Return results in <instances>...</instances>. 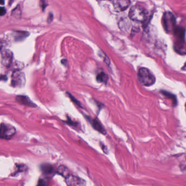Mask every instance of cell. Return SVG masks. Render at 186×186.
<instances>
[{
	"mask_svg": "<svg viewBox=\"0 0 186 186\" xmlns=\"http://www.w3.org/2000/svg\"><path fill=\"white\" fill-rule=\"evenodd\" d=\"M96 80L98 83L107 84L108 81V76L104 72H100L97 75Z\"/></svg>",
	"mask_w": 186,
	"mask_h": 186,
	"instance_id": "obj_15",
	"label": "cell"
},
{
	"mask_svg": "<svg viewBox=\"0 0 186 186\" xmlns=\"http://www.w3.org/2000/svg\"><path fill=\"white\" fill-rule=\"evenodd\" d=\"M1 79L2 80H4V81H6L7 80V77L6 76V75H1Z\"/></svg>",
	"mask_w": 186,
	"mask_h": 186,
	"instance_id": "obj_25",
	"label": "cell"
},
{
	"mask_svg": "<svg viewBox=\"0 0 186 186\" xmlns=\"http://www.w3.org/2000/svg\"><path fill=\"white\" fill-rule=\"evenodd\" d=\"M67 94L69 95V97L70 98L71 100H72L75 104H77L79 107L82 108V107H81V104L79 102L78 100H77V99H76L73 95H72L69 93H67Z\"/></svg>",
	"mask_w": 186,
	"mask_h": 186,
	"instance_id": "obj_19",
	"label": "cell"
},
{
	"mask_svg": "<svg viewBox=\"0 0 186 186\" xmlns=\"http://www.w3.org/2000/svg\"><path fill=\"white\" fill-rule=\"evenodd\" d=\"M119 26L122 31L127 32L130 27V23L127 19H124L120 21Z\"/></svg>",
	"mask_w": 186,
	"mask_h": 186,
	"instance_id": "obj_12",
	"label": "cell"
},
{
	"mask_svg": "<svg viewBox=\"0 0 186 186\" xmlns=\"http://www.w3.org/2000/svg\"><path fill=\"white\" fill-rule=\"evenodd\" d=\"M11 83L13 87H24L26 83L25 74L20 70L14 71L12 75Z\"/></svg>",
	"mask_w": 186,
	"mask_h": 186,
	"instance_id": "obj_5",
	"label": "cell"
},
{
	"mask_svg": "<svg viewBox=\"0 0 186 186\" xmlns=\"http://www.w3.org/2000/svg\"><path fill=\"white\" fill-rule=\"evenodd\" d=\"M112 3L115 10L118 12L124 11L131 4V2L128 0H114Z\"/></svg>",
	"mask_w": 186,
	"mask_h": 186,
	"instance_id": "obj_8",
	"label": "cell"
},
{
	"mask_svg": "<svg viewBox=\"0 0 186 186\" xmlns=\"http://www.w3.org/2000/svg\"><path fill=\"white\" fill-rule=\"evenodd\" d=\"M29 33L25 31H16L14 34V38L17 41H21L27 37Z\"/></svg>",
	"mask_w": 186,
	"mask_h": 186,
	"instance_id": "obj_11",
	"label": "cell"
},
{
	"mask_svg": "<svg viewBox=\"0 0 186 186\" xmlns=\"http://www.w3.org/2000/svg\"><path fill=\"white\" fill-rule=\"evenodd\" d=\"M138 78L139 82L145 86H151L156 82V78L146 68H141L138 70Z\"/></svg>",
	"mask_w": 186,
	"mask_h": 186,
	"instance_id": "obj_2",
	"label": "cell"
},
{
	"mask_svg": "<svg viewBox=\"0 0 186 186\" xmlns=\"http://www.w3.org/2000/svg\"><path fill=\"white\" fill-rule=\"evenodd\" d=\"M67 124L69 125L70 126H73V127H77L78 126V124L75 122L74 121H72L70 119H68V120L66 122Z\"/></svg>",
	"mask_w": 186,
	"mask_h": 186,
	"instance_id": "obj_21",
	"label": "cell"
},
{
	"mask_svg": "<svg viewBox=\"0 0 186 186\" xmlns=\"http://www.w3.org/2000/svg\"><path fill=\"white\" fill-rule=\"evenodd\" d=\"M57 173L65 178L70 175L69 170L64 166H60L58 167L57 170Z\"/></svg>",
	"mask_w": 186,
	"mask_h": 186,
	"instance_id": "obj_13",
	"label": "cell"
},
{
	"mask_svg": "<svg viewBox=\"0 0 186 186\" xmlns=\"http://www.w3.org/2000/svg\"><path fill=\"white\" fill-rule=\"evenodd\" d=\"M48 18V22L50 23L53 20V14H52L51 13H50Z\"/></svg>",
	"mask_w": 186,
	"mask_h": 186,
	"instance_id": "obj_23",
	"label": "cell"
},
{
	"mask_svg": "<svg viewBox=\"0 0 186 186\" xmlns=\"http://www.w3.org/2000/svg\"><path fill=\"white\" fill-rule=\"evenodd\" d=\"M37 186H48V185L43 179H40L38 181Z\"/></svg>",
	"mask_w": 186,
	"mask_h": 186,
	"instance_id": "obj_20",
	"label": "cell"
},
{
	"mask_svg": "<svg viewBox=\"0 0 186 186\" xmlns=\"http://www.w3.org/2000/svg\"><path fill=\"white\" fill-rule=\"evenodd\" d=\"M6 13V9L4 7H1L0 8V15L1 16H3L4 14Z\"/></svg>",
	"mask_w": 186,
	"mask_h": 186,
	"instance_id": "obj_22",
	"label": "cell"
},
{
	"mask_svg": "<svg viewBox=\"0 0 186 186\" xmlns=\"http://www.w3.org/2000/svg\"><path fill=\"white\" fill-rule=\"evenodd\" d=\"M13 54L9 49H4L1 50V61L4 66L9 67L12 65Z\"/></svg>",
	"mask_w": 186,
	"mask_h": 186,
	"instance_id": "obj_6",
	"label": "cell"
},
{
	"mask_svg": "<svg viewBox=\"0 0 186 186\" xmlns=\"http://www.w3.org/2000/svg\"><path fill=\"white\" fill-rule=\"evenodd\" d=\"M24 63L22 62L17 61L15 62L13 65V68L14 69V71L15 70H20L24 68Z\"/></svg>",
	"mask_w": 186,
	"mask_h": 186,
	"instance_id": "obj_16",
	"label": "cell"
},
{
	"mask_svg": "<svg viewBox=\"0 0 186 186\" xmlns=\"http://www.w3.org/2000/svg\"><path fill=\"white\" fill-rule=\"evenodd\" d=\"M12 14L13 16L15 17H19L21 15V10L19 7H17L15 8L13 10L12 12Z\"/></svg>",
	"mask_w": 186,
	"mask_h": 186,
	"instance_id": "obj_18",
	"label": "cell"
},
{
	"mask_svg": "<svg viewBox=\"0 0 186 186\" xmlns=\"http://www.w3.org/2000/svg\"><path fill=\"white\" fill-rule=\"evenodd\" d=\"M161 93L163 94V95H165L166 97L169 98L170 99H172L174 102V104H176V97H175V95H172L171 93H170L168 92H166V91H162Z\"/></svg>",
	"mask_w": 186,
	"mask_h": 186,
	"instance_id": "obj_17",
	"label": "cell"
},
{
	"mask_svg": "<svg viewBox=\"0 0 186 186\" xmlns=\"http://www.w3.org/2000/svg\"><path fill=\"white\" fill-rule=\"evenodd\" d=\"M90 122H91V124L93 128L97 131L98 132L103 134L104 135L107 134L106 130L105 128H104L103 126L100 122L99 120L97 119H91L89 120Z\"/></svg>",
	"mask_w": 186,
	"mask_h": 186,
	"instance_id": "obj_10",
	"label": "cell"
},
{
	"mask_svg": "<svg viewBox=\"0 0 186 186\" xmlns=\"http://www.w3.org/2000/svg\"><path fill=\"white\" fill-rule=\"evenodd\" d=\"M100 146L102 147V150H103L104 152H105V153H107V151H108V149L107 148V147L104 145L103 144H102V142H100Z\"/></svg>",
	"mask_w": 186,
	"mask_h": 186,
	"instance_id": "obj_24",
	"label": "cell"
},
{
	"mask_svg": "<svg viewBox=\"0 0 186 186\" xmlns=\"http://www.w3.org/2000/svg\"><path fill=\"white\" fill-rule=\"evenodd\" d=\"M66 183L67 186H86V182L81 178L69 175L66 178Z\"/></svg>",
	"mask_w": 186,
	"mask_h": 186,
	"instance_id": "obj_7",
	"label": "cell"
},
{
	"mask_svg": "<svg viewBox=\"0 0 186 186\" xmlns=\"http://www.w3.org/2000/svg\"><path fill=\"white\" fill-rule=\"evenodd\" d=\"M147 15V11L142 7L137 4L131 8L128 14V17L132 20L142 22L146 20Z\"/></svg>",
	"mask_w": 186,
	"mask_h": 186,
	"instance_id": "obj_1",
	"label": "cell"
},
{
	"mask_svg": "<svg viewBox=\"0 0 186 186\" xmlns=\"http://www.w3.org/2000/svg\"><path fill=\"white\" fill-rule=\"evenodd\" d=\"M16 100L18 103L28 106L31 108H35L37 107L36 104L34 103L29 98L25 95H17L16 97Z\"/></svg>",
	"mask_w": 186,
	"mask_h": 186,
	"instance_id": "obj_9",
	"label": "cell"
},
{
	"mask_svg": "<svg viewBox=\"0 0 186 186\" xmlns=\"http://www.w3.org/2000/svg\"><path fill=\"white\" fill-rule=\"evenodd\" d=\"M41 168L42 172L44 174L49 175L53 173V167L49 164H44L41 165Z\"/></svg>",
	"mask_w": 186,
	"mask_h": 186,
	"instance_id": "obj_14",
	"label": "cell"
},
{
	"mask_svg": "<svg viewBox=\"0 0 186 186\" xmlns=\"http://www.w3.org/2000/svg\"><path fill=\"white\" fill-rule=\"evenodd\" d=\"M185 107H186V105H185Z\"/></svg>",
	"mask_w": 186,
	"mask_h": 186,
	"instance_id": "obj_28",
	"label": "cell"
},
{
	"mask_svg": "<svg viewBox=\"0 0 186 186\" xmlns=\"http://www.w3.org/2000/svg\"><path fill=\"white\" fill-rule=\"evenodd\" d=\"M163 26L164 28L168 33L173 32L176 27V19L174 15L170 12H166L163 15Z\"/></svg>",
	"mask_w": 186,
	"mask_h": 186,
	"instance_id": "obj_3",
	"label": "cell"
},
{
	"mask_svg": "<svg viewBox=\"0 0 186 186\" xmlns=\"http://www.w3.org/2000/svg\"><path fill=\"white\" fill-rule=\"evenodd\" d=\"M4 4V1H2L1 2V4H2H2Z\"/></svg>",
	"mask_w": 186,
	"mask_h": 186,
	"instance_id": "obj_27",
	"label": "cell"
},
{
	"mask_svg": "<svg viewBox=\"0 0 186 186\" xmlns=\"http://www.w3.org/2000/svg\"><path fill=\"white\" fill-rule=\"evenodd\" d=\"M16 129L12 125L6 124H1L0 128V137L1 139L9 140L15 134Z\"/></svg>",
	"mask_w": 186,
	"mask_h": 186,
	"instance_id": "obj_4",
	"label": "cell"
},
{
	"mask_svg": "<svg viewBox=\"0 0 186 186\" xmlns=\"http://www.w3.org/2000/svg\"><path fill=\"white\" fill-rule=\"evenodd\" d=\"M61 63H62L63 65H64L65 66L66 65L67 63V61L65 59H63L61 60Z\"/></svg>",
	"mask_w": 186,
	"mask_h": 186,
	"instance_id": "obj_26",
	"label": "cell"
}]
</instances>
